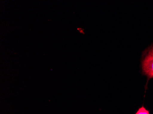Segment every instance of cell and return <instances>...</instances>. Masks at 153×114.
I'll return each mask as SVG.
<instances>
[{"instance_id": "obj_2", "label": "cell", "mask_w": 153, "mask_h": 114, "mask_svg": "<svg viewBox=\"0 0 153 114\" xmlns=\"http://www.w3.org/2000/svg\"><path fill=\"white\" fill-rule=\"evenodd\" d=\"M135 114H150L149 110H147L143 105L140 108L138 109Z\"/></svg>"}, {"instance_id": "obj_1", "label": "cell", "mask_w": 153, "mask_h": 114, "mask_svg": "<svg viewBox=\"0 0 153 114\" xmlns=\"http://www.w3.org/2000/svg\"><path fill=\"white\" fill-rule=\"evenodd\" d=\"M143 73L148 79L153 78V46L148 49L142 62Z\"/></svg>"}]
</instances>
